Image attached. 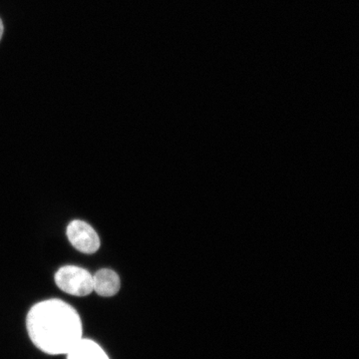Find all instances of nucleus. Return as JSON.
Listing matches in <instances>:
<instances>
[{"label":"nucleus","mask_w":359,"mask_h":359,"mask_svg":"<svg viewBox=\"0 0 359 359\" xmlns=\"http://www.w3.org/2000/svg\"><path fill=\"white\" fill-rule=\"evenodd\" d=\"M26 328L32 344L50 355L69 353L83 332L76 309L56 299L33 306L26 316Z\"/></svg>","instance_id":"nucleus-1"},{"label":"nucleus","mask_w":359,"mask_h":359,"mask_svg":"<svg viewBox=\"0 0 359 359\" xmlns=\"http://www.w3.org/2000/svg\"><path fill=\"white\" fill-rule=\"evenodd\" d=\"M55 283L66 294L85 297L93 292V276L76 266H65L55 273Z\"/></svg>","instance_id":"nucleus-2"},{"label":"nucleus","mask_w":359,"mask_h":359,"mask_svg":"<svg viewBox=\"0 0 359 359\" xmlns=\"http://www.w3.org/2000/svg\"><path fill=\"white\" fill-rule=\"evenodd\" d=\"M66 235L70 244L83 254H94L100 248L98 233L89 224L80 219H75L68 224Z\"/></svg>","instance_id":"nucleus-3"},{"label":"nucleus","mask_w":359,"mask_h":359,"mask_svg":"<svg viewBox=\"0 0 359 359\" xmlns=\"http://www.w3.org/2000/svg\"><path fill=\"white\" fill-rule=\"evenodd\" d=\"M121 287L119 276L112 269H102L93 276V290L101 297H113Z\"/></svg>","instance_id":"nucleus-4"},{"label":"nucleus","mask_w":359,"mask_h":359,"mask_svg":"<svg viewBox=\"0 0 359 359\" xmlns=\"http://www.w3.org/2000/svg\"><path fill=\"white\" fill-rule=\"evenodd\" d=\"M66 355L67 359H110L102 347L86 339H80Z\"/></svg>","instance_id":"nucleus-5"},{"label":"nucleus","mask_w":359,"mask_h":359,"mask_svg":"<svg viewBox=\"0 0 359 359\" xmlns=\"http://www.w3.org/2000/svg\"><path fill=\"white\" fill-rule=\"evenodd\" d=\"M2 34H4V25H2V21L0 20V40H1Z\"/></svg>","instance_id":"nucleus-6"}]
</instances>
